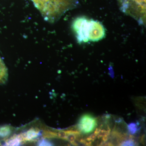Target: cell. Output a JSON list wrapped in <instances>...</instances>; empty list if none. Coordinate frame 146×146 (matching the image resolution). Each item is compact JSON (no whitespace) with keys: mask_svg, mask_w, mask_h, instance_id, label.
Masks as SVG:
<instances>
[{"mask_svg":"<svg viewBox=\"0 0 146 146\" xmlns=\"http://www.w3.org/2000/svg\"><path fill=\"white\" fill-rule=\"evenodd\" d=\"M45 21L54 23L78 5V0H31Z\"/></svg>","mask_w":146,"mask_h":146,"instance_id":"1","label":"cell"},{"mask_svg":"<svg viewBox=\"0 0 146 146\" xmlns=\"http://www.w3.org/2000/svg\"><path fill=\"white\" fill-rule=\"evenodd\" d=\"M94 21L86 16L75 18L73 21L72 28L79 44L89 42V37L94 27Z\"/></svg>","mask_w":146,"mask_h":146,"instance_id":"2","label":"cell"},{"mask_svg":"<svg viewBox=\"0 0 146 146\" xmlns=\"http://www.w3.org/2000/svg\"><path fill=\"white\" fill-rule=\"evenodd\" d=\"M96 119L92 115L85 114L80 119L78 127L80 132L88 134L93 132L97 126Z\"/></svg>","mask_w":146,"mask_h":146,"instance_id":"3","label":"cell"},{"mask_svg":"<svg viewBox=\"0 0 146 146\" xmlns=\"http://www.w3.org/2000/svg\"><path fill=\"white\" fill-rule=\"evenodd\" d=\"M94 133L96 134L97 138L100 139V138H102L104 136H109L110 133V129L109 127L108 128V130L97 128L94 131Z\"/></svg>","mask_w":146,"mask_h":146,"instance_id":"4","label":"cell"},{"mask_svg":"<svg viewBox=\"0 0 146 146\" xmlns=\"http://www.w3.org/2000/svg\"><path fill=\"white\" fill-rule=\"evenodd\" d=\"M140 129L138 123H131L127 125V129L129 133L131 135H134L138 133Z\"/></svg>","mask_w":146,"mask_h":146,"instance_id":"5","label":"cell"},{"mask_svg":"<svg viewBox=\"0 0 146 146\" xmlns=\"http://www.w3.org/2000/svg\"><path fill=\"white\" fill-rule=\"evenodd\" d=\"M136 145H137V143L134 141V140H133L132 138H129V139L123 141L119 144V146H136Z\"/></svg>","mask_w":146,"mask_h":146,"instance_id":"6","label":"cell"},{"mask_svg":"<svg viewBox=\"0 0 146 146\" xmlns=\"http://www.w3.org/2000/svg\"><path fill=\"white\" fill-rule=\"evenodd\" d=\"M97 138V136L96 134L95 133H92L89 137H87L86 140L87 141H91V142L93 141H93H95V140Z\"/></svg>","mask_w":146,"mask_h":146,"instance_id":"7","label":"cell"},{"mask_svg":"<svg viewBox=\"0 0 146 146\" xmlns=\"http://www.w3.org/2000/svg\"><path fill=\"white\" fill-rule=\"evenodd\" d=\"M102 140L104 142H107L108 139V136H104V137H102Z\"/></svg>","mask_w":146,"mask_h":146,"instance_id":"8","label":"cell"}]
</instances>
